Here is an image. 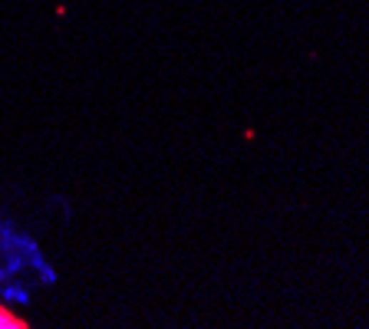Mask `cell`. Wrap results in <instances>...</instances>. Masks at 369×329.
Here are the masks:
<instances>
[{"label":"cell","mask_w":369,"mask_h":329,"mask_svg":"<svg viewBox=\"0 0 369 329\" xmlns=\"http://www.w3.org/2000/svg\"><path fill=\"white\" fill-rule=\"evenodd\" d=\"M26 326H30V323H24L20 316H14L7 306L0 303V329H26Z\"/></svg>","instance_id":"6da1fadb"}]
</instances>
